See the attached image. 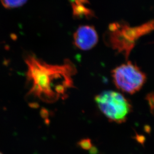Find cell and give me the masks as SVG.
<instances>
[{"label": "cell", "instance_id": "obj_1", "mask_svg": "<svg viewBox=\"0 0 154 154\" xmlns=\"http://www.w3.org/2000/svg\"><path fill=\"white\" fill-rule=\"evenodd\" d=\"M28 77L32 82L31 93L47 102H54L66 97L69 90L74 87L73 77L77 70L69 60L60 64H50L35 57H28Z\"/></svg>", "mask_w": 154, "mask_h": 154}, {"label": "cell", "instance_id": "obj_2", "mask_svg": "<svg viewBox=\"0 0 154 154\" xmlns=\"http://www.w3.org/2000/svg\"><path fill=\"white\" fill-rule=\"evenodd\" d=\"M153 28V20L135 26L123 22H116L109 25L105 41L112 50L128 58L138 39L149 34Z\"/></svg>", "mask_w": 154, "mask_h": 154}, {"label": "cell", "instance_id": "obj_3", "mask_svg": "<svg viewBox=\"0 0 154 154\" xmlns=\"http://www.w3.org/2000/svg\"><path fill=\"white\" fill-rule=\"evenodd\" d=\"M95 101L103 114L117 123L124 122L131 111V104L118 92H102L95 97Z\"/></svg>", "mask_w": 154, "mask_h": 154}, {"label": "cell", "instance_id": "obj_4", "mask_svg": "<svg viewBox=\"0 0 154 154\" xmlns=\"http://www.w3.org/2000/svg\"><path fill=\"white\" fill-rule=\"evenodd\" d=\"M112 76L116 86L119 90L129 94L139 91L146 80L145 73L131 61L114 69Z\"/></svg>", "mask_w": 154, "mask_h": 154}, {"label": "cell", "instance_id": "obj_5", "mask_svg": "<svg viewBox=\"0 0 154 154\" xmlns=\"http://www.w3.org/2000/svg\"><path fill=\"white\" fill-rule=\"evenodd\" d=\"M75 46L82 51L93 48L98 42V35L93 26L83 25L79 26L73 35Z\"/></svg>", "mask_w": 154, "mask_h": 154}, {"label": "cell", "instance_id": "obj_6", "mask_svg": "<svg viewBox=\"0 0 154 154\" xmlns=\"http://www.w3.org/2000/svg\"><path fill=\"white\" fill-rule=\"evenodd\" d=\"M87 0H74L72 3L73 15L78 17H91L94 14L87 6Z\"/></svg>", "mask_w": 154, "mask_h": 154}, {"label": "cell", "instance_id": "obj_7", "mask_svg": "<svg viewBox=\"0 0 154 154\" xmlns=\"http://www.w3.org/2000/svg\"><path fill=\"white\" fill-rule=\"evenodd\" d=\"M2 4L6 8H14L23 6L27 0H1Z\"/></svg>", "mask_w": 154, "mask_h": 154}, {"label": "cell", "instance_id": "obj_8", "mask_svg": "<svg viewBox=\"0 0 154 154\" xmlns=\"http://www.w3.org/2000/svg\"><path fill=\"white\" fill-rule=\"evenodd\" d=\"M79 144L80 146V147H82L84 149H85V150H89L92 147V145L91 144V142H90V140H83L80 141Z\"/></svg>", "mask_w": 154, "mask_h": 154}, {"label": "cell", "instance_id": "obj_9", "mask_svg": "<svg viewBox=\"0 0 154 154\" xmlns=\"http://www.w3.org/2000/svg\"><path fill=\"white\" fill-rule=\"evenodd\" d=\"M153 99H154V98H153V94H150L148 95V97H147V99L149 101V103L150 104V107H151L152 109V110H153V102H154V100H153Z\"/></svg>", "mask_w": 154, "mask_h": 154}, {"label": "cell", "instance_id": "obj_10", "mask_svg": "<svg viewBox=\"0 0 154 154\" xmlns=\"http://www.w3.org/2000/svg\"><path fill=\"white\" fill-rule=\"evenodd\" d=\"M0 154H2V153H0Z\"/></svg>", "mask_w": 154, "mask_h": 154}]
</instances>
